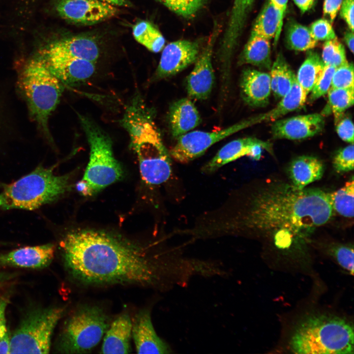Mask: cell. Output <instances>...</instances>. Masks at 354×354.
Segmentation results:
<instances>
[{"mask_svg":"<svg viewBox=\"0 0 354 354\" xmlns=\"http://www.w3.org/2000/svg\"><path fill=\"white\" fill-rule=\"evenodd\" d=\"M329 194L267 178L250 190L232 215L209 224L206 231L208 236L235 233L255 236L281 250L300 249L333 215Z\"/></svg>","mask_w":354,"mask_h":354,"instance_id":"6da1fadb","label":"cell"},{"mask_svg":"<svg viewBox=\"0 0 354 354\" xmlns=\"http://www.w3.org/2000/svg\"><path fill=\"white\" fill-rule=\"evenodd\" d=\"M60 246L67 270L83 285L147 286L158 280V265L142 247L110 234L71 232Z\"/></svg>","mask_w":354,"mask_h":354,"instance_id":"7a4b0ae2","label":"cell"},{"mask_svg":"<svg viewBox=\"0 0 354 354\" xmlns=\"http://www.w3.org/2000/svg\"><path fill=\"white\" fill-rule=\"evenodd\" d=\"M153 115V111L138 93L126 107L120 122L129 136L143 180L149 185H157L170 178L172 163Z\"/></svg>","mask_w":354,"mask_h":354,"instance_id":"3957f363","label":"cell"},{"mask_svg":"<svg viewBox=\"0 0 354 354\" xmlns=\"http://www.w3.org/2000/svg\"><path fill=\"white\" fill-rule=\"evenodd\" d=\"M353 324L342 318L326 314L306 317L295 328L289 342L298 354H354Z\"/></svg>","mask_w":354,"mask_h":354,"instance_id":"277c9868","label":"cell"},{"mask_svg":"<svg viewBox=\"0 0 354 354\" xmlns=\"http://www.w3.org/2000/svg\"><path fill=\"white\" fill-rule=\"evenodd\" d=\"M78 116L90 153L84 175L76 184V189L83 196H92L119 180L122 169L114 156L109 136L90 118L80 114Z\"/></svg>","mask_w":354,"mask_h":354,"instance_id":"5b68a950","label":"cell"},{"mask_svg":"<svg viewBox=\"0 0 354 354\" xmlns=\"http://www.w3.org/2000/svg\"><path fill=\"white\" fill-rule=\"evenodd\" d=\"M62 84L41 57L29 60L19 75V87L30 114L51 142L48 119L59 103L63 91Z\"/></svg>","mask_w":354,"mask_h":354,"instance_id":"8992f818","label":"cell"},{"mask_svg":"<svg viewBox=\"0 0 354 354\" xmlns=\"http://www.w3.org/2000/svg\"><path fill=\"white\" fill-rule=\"evenodd\" d=\"M54 168L38 166L10 184L3 185L6 209H36L52 202L69 188V175L58 176Z\"/></svg>","mask_w":354,"mask_h":354,"instance_id":"52a82bcc","label":"cell"},{"mask_svg":"<svg viewBox=\"0 0 354 354\" xmlns=\"http://www.w3.org/2000/svg\"><path fill=\"white\" fill-rule=\"evenodd\" d=\"M109 326L108 317L101 308L89 305L80 307L65 322L57 350L63 354L89 353Z\"/></svg>","mask_w":354,"mask_h":354,"instance_id":"ba28073f","label":"cell"},{"mask_svg":"<svg viewBox=\"0 0 354 354\" xmlns=\"http://www.w3.org/2000/svg\"><path fill=\"white\" fill-rule=\"evenodd\" d=\"M64 309L40 308L28 313L10 337L9 354H47L54 330Z\"/></svg>","mask_w":354,"mask_h":354,"instance_id":"9c48e42d","label":"cell"},{"mask_svg":"<svg viewBox=\"0 0 354 354\" xmlns=\"http://www.w3.org/2000/svg\"><path fill=\"white\" fill-rule=\"evenodd\" d=\"M252 126L250 119L248 118L219 130L187 132L177 138V143L169 153L175 160L187 163L202 156L215 143Z\"/></svg>","mask_w":354,"mask_h":354,"instance_id":"30bf717a","label":"cell"},{"mask_svg":"<svg viewBox=\"0 0 354 354\" xmlns=\"http://www.w3.org/2000/svg\"><path fill=\"white\" fill-rule=\"evenodd\" d=\"M55 8L62 19L82 25L99 23L118 13L116 6L99 0H58Z\"/></svg>","mask_w":354,"mask_h":354,"instance_id":"8fae6325","label":"cell"},{"mask_svg":"<svg viewBox=\"0 0 354 354\" xmlns=\"http://www.w3.org/2000/svg\"><path fill=\"white\" fill-rule=\"evenodd\" d=\"M218 33V28L216 24L206 45L195 62L193 70L186 78L187 92L192 99L206 100L211 92L215 81L212 56Z\"/></svg>","mask_w":354,"mask_h":354,"instance_id":"7c38bea8","label":"cell"},{"mask_svg":"<svg viewBox=\"0 0 354 354\" xmlns=\"http://www.w3.org/2000/svg\"><path fill=\"white\" fill-rule=\"evenodd\" d=\"M271 152V145L256 138L246 137L233 140L222 147L201 168L204 174L212 173L223 166L244 156L259 160L262 149Z\"/></svg>","mask_w":354,"mask_h":354,"instance_id":"4fadbf2b","label":"cell"},{"mask_svg":"<svg viewBox=\"0 0 354 354\" xmlns=\"http://www.w3.org/2000/svg\"><path fill=\"white\" fill-rule=\"evenodd\" d=\"M162 51L155 75L157 79L174 76L195 63L200 54V46L197 41L179 40L169 43Z\"/></svg>","mask_w":354,"mask_h":354,"instance_id":"5bb4252c","label":"cell"},{"mask_svg":"<svg viewBox=\"0 0 354 354\" xmlns=\"http://www.w3.org/2000/svg\"><path fill=\"white\" fill-rule=\"evenodd\" d=\"M100 54L97 42L89 36H74L56 40L42 51L44 59L75 58L96 63Z\"/></svg>","mask_w":354,"mask_h":354,"instance_id":"9a60e30c","label":"cell"},{"mask_svg":"<svg viewBox=\"0 0 354 354\" xmlns=\"http://www.w3.org/2000/svg\"><path fill=\"white\" fill-rule=\"evenodd\" d=\"M324 118L319 113L299 115L277 119L271 126V134L275 139L301 140L313 137L323 129Z\"/></svg>","mask_w":354,"mask_h":354,"instance_id":"2e32d148","label":"cell"},{"mask_svg":"<svg viewBox=\"0 0 354 354\" xmlns=\"http://www.w3.org/2000/svg\"><path fill=\"white\" fill-rule=\"evenodd\" d=\"M255 0H234L219 54L220 67L231 68L234 51Z\"/></svg>","mask_w":354,"mask_h":354,"instance_id":"e0dca14e","label":"cell"},{"mask_svg":"<svg viewBox=\"0 0 354 354\" xmlns=\"http://www.w3.org/2000/svg\"><path fill=\"white\" fill-rule=\"evenodd\" d=\"M132 337L138 354H169V346L157 334L149 311H139L132 321Z\"/></svg>","mask_w":354,"mask_h":354,"instance_id":"ac0fdd59","label":"cell"},{"mask_svg":"<svg viewBox=\"0 0 354 354\" xmlns=\"http://www.w3.org/2000/svg\"><path fill=\"white\" fill-rule=\"evenodd\" d=\"M55 251V246L52 243L20 248L0 254V266L44 268L51 264Z\"/></svg>","mask_w":354,"mask_h":354,"instance_id":"d6986e66","label":"cell"},{"mask_svg":"<svg viewBox=\"0 0 354 354\" xmlns=\"http://www.w3.org/2000/svg\"><path fill=\"white\" fill-rule=\"evenodd\" d=\"M239 87L245 103L253 107H263L268 103L271 92L270 74L246 68L241 74Z\"/></svg>","mask_w":354,"mask_h":354,"instance_id":"ffe728a7","label":"cell"},{"mask_svg":"<svg viewBox=\"0 0 354 354\" xmlns=\"http://www.w3.org/2000/svg\"><path fill=\"white\" fill-rule=\"evenodd\" d=\"M42 59L52 74L62 83L68 85L85 82L95 71V63L85 59L75 58Z\"/></svg>","mask_w":354,"mask_h":354,"instance_id":"44dd1931","label":"cell"},{"mask_svg":"<svg viewBox=\"0 0 354 354\" xmlns=\"http://www.w3.org/2000/svg\"><path fill=\"white\" fill-rule=\"evenodd\" d=\"M132 320L124 313L116 318L107 330L101 353L129 354L131 352Z\"/></svg>","mask_w":354,"mask_h":354,"instance_id":"7402d4cb","label":"cell"},{"mask_svg":"<svg viewBox=\"0 0 354 354\" xmlns=\"http://www.w3.org/2000/svg\"><path fill=\"white\" fill-rule=\"evenodd\" d=\"M168 118L172 134L176 138L201 123L199 111L189 98H181L173 102L169 108Z\"/></svg>","mask_w":354,"mask_h":354,"instance_id":"603a6c76","label":"cell"},{"mask_svg":"<svg viewBox=\"0 0 354 354\" xmlns=\"http://www.w3.org/2000/svg\"><path fill=\"white\" fill-rule=\"evenodd\" d=\"M324 171V165L318 158L302 155L295 158L289 168L291 183L299 189L320 179Z\"/></svg>","mask_w":354,"mask_h":354,"instance_id":"cb8c5ba5","label":"cell"},{"mask_svg":"<svg viewBox=\"0 0 354 354\" xmlns=\"http://www.w3.org/2000/svg\"><path fill=\"white\" fill-rule=\"evenodd\" d=\"M269 40L251 34L240 54L239 65L250 64L270 69L272 63Z\"/></svg>","mask_w":354,"mask_h":354,"instance_id":"d4e9b609","label":"cell"},{"mask_svg":"<svg viewBox=\"0 0 354 354\" xmlns=\"http://www.w3.org/2000/svg\"><path fill=\"white\" fill-rule=\"evenodd\" d=\"M283 23L278 10L267 0L255 20L251 34L268 40L275 37V44L279 38Z\"/></svg>","mask_w":354,"mask_h":354,"instance_id":"484cf974","label":"cell"},{"mask_svg":"<svg viewBox=\"0 0 354 354\" xmlns=\"http://www.w3.org/2000/svg\"><path fill=\"white\" fill-rule=\"evenodd\" d=\"M269 74L271 91L277 98L286 95L296 80V75L281 53L272 64Z\"/></svg>","mask_w":354,"mask_h":354,"instance_id":"4316f807","label":"cell"},{"mask_svg":"<svg viewBox=\"0 0 354 354\" xmlns=\"http://www.w3.org/2000/svg\"><path fill=\"white\" fill-rule=\"evenodd\" d=\"M324 64L319 55L309 51L307 56L300 66L296 80L305 94L308 95L321 77Z\"/></svg>","mask_w":354,"mask_h":354,"instance_id":"83f0119b","label":"cell"},{"mask_svg":"<svg viewBox=\"0 0 354 354\" xmlns=\"http://www.w3.org/2000/svg\"><path fill=\"white\" fill-rule=\"evenodd\" d=\"M135 39L149 51L158 53L165 46V39L160 31L151 23L141 21L132 28Z\"/></svg>","mask_w":354,"mask_h":354,"instance_id":"f1b7e54d","label":"cell"},{"mask_svg":"<svg viewBox=\"0 0 354 354\" xmlns=\"http://www.w3.org/2000/svg\"><path fill=\"white\" fill-rule=\"evenodd\" d=\"M287 47L295 51H309L317 45L318 41L312 36L309 28L295 21H290L286 31Z\"/></svg>","mask_w":354,"mask_h":354,"instance_id":"f546056e","label":"cell"},{"mask_svg":"<svg viewBox=\"0 0 354 354\" xmlns=\"http://www.w3.org/2000/svg\"><path fill=\"white\" fill-rule=\"evenodd\" d=\"M354 186L352 177L342 187L329 194L333 210L347 218L354 217Z\"/></svg>","mask_w":354,"mask_h":354,"instance_id":"4dcf8cb0","label":"cell"},{"mask_svg":"<svg viewBox=\"0 0 354 354\" xmlns=\"http://www.w3.org/2000/svg\"><path fill=\"white\" fill-rule=\"evenodd\" d=\"M329 105L334 116L335 123L354 102V88H330L327 92Z\"/></svg>","mask_w":354,"mask_h":354,"instance_id":"1f68e13d","label":"cell"},{"mask_svg":"<svg viewBox=\"0 0 354 354\" xmlns=\"http://www.w3.org/2000/svg\"><path fill=\"white\" fill-rule=\"evenodd\" d=\"M322 59L324 65H332L336 68L348 62L344 46L337 37L325 41Z\"/></svg>","mask_w":354,"mask_h":354,"instance_id":"d6a6232c","label":"cell"},{"mask_svg":"<svg viewBox=\"0 0 354 354\" xmlns=\"http://www.w3.org/2000/svg\"><path fill=\"white\" fill-rule=\"evenodd\" d=\"M206 0H168L166 6L185 18L194 16L204 5Z\"/></svg>","mask_w":354,"mask_h":354,"instance_id":"836d02e7","label":"cell"},{"mask_svg":"<svg viewBox=\"0 0 354 354\" xmlns=\"http://www.w3.org/2000/svg\"><path fill=\"white\" fill-rule=\"evenodd\" d=\"M330 88H354L353 63L348 62L336 68Z\"/></svg>","mask_w":354,"mask_h":354,"instance_id":"e575fe53","label":"cell"},{"mask_svg":"<svg viewBox=\"0 0 354 354\" xmlns=\"http://www.w3.org/2000/svg\"><path fill=\"white\" fill-rule=\"evenodd\" d=\"M331 255L343 268L354 273V249L350 245L338 244L330 250Z\"/></svg>","mask_w":354,"mask_h":354,"instance_id":"d590c367","label":"cell"},{"mask_svg":"<svg viewBox=\"0 0 354 354\" xmlns=\"http://www.w3.org/2000/svg\"><path fill=\"white\" fill-rule=\"evenodd\" d=\"M335 69L336 68L332 65H325L321 77L310 92V101H314L327 93Z\"/></svg>","mask_w":354,"mask_h":354,"instance_id":"8d00e7d4","label":"cell"},{"mask_svg":"<svg viewBox=\"0 0 354 354\" xmlns=\"http://www.w3.org/2000/svg\"><path fill=\"white\" fill-rule=\"evenodd\" d=\"M354 144L339 150L333 160V166L338 173H345L354 169Z\"/></svg>","mask_w":354,"mask_h":354,"instance_id":"74e56055","label":"cell"},{"mask_svg":"<svg viewBox=\"0 0 354 354\" xmlns=\"http://www.w3.org/2000/svg\"><path fill=\"white\" fill-rule=\"evenodd\" d=\"M309 30L312 36L317 41H327L337 37L331 23L325 18L314 21Z\"/></svg>","mask_w":354,"mask_h":354,"instance_id":"f35d334b","label":"cell"},{"mask_svg":"<svg viewBox=\"0 0 354 354\" xmlns=\"http://www.w3.org/2000/svg\"><path fill=\"white\" fill-rule=\"evenodd\" d=\"M336 124V130L339 137L344 142L354 144V126L351 118H340Z\"/></svg>","mask_w":354,"mask_h":354,"instance_id":"ab89813d","label":"cell"},{"mask_svg":"<svg viewBox=\"0 0 354 354\" xmlns=\"http://www.w3.org/2000/svg\"><path fill=\"white\" fill-rule=\"evenodd\" d=\"M354 0H342L340 15L347 24L349 30L354 31Z\"/></svg>","mask_w":354,"mask_h":354,"instance_id":"60d3db41","label":"cell"},{"mask_svg":"<svg viewBox=\"0 0 354 354\" xmlns=\"http://www.w3.org/2000/svg\"><path fill=\"white\" fill-rule=\"evenodd\" d=\"M342 0H324L323 5V16L331 24L340 10Z\"/></svg>","mask_w":354,"mask_h":354,"instance_id":"b9f144b4","label":"cell"},{"mask_svg":"<svg viewBox=\"0 0 354 354\" xmlns=\"http://www.w3.org/2000/svg\"><path fill=\"white\" fill-rule=\"evenodd\" d=\"M7 304V299L0 298V338L8 332L5 318V310Z\"/></svg>","mask_w":354,"mask_h":354,"instance_id":"7bdbcfd3","label":"cell"},{"mask_svg":"<svg viewBox=\"0 0 354 354\" xmlns=\"http://www.w3.org/2000/svg\"><path fill=\"white\" fill-rule=\"evenodd\" d=\"M274 7L278 10L281 19L283 21L288 0H269Z\"/></svg>","mask_w":354,"mask_h":354,"instance_id":"ee69618b","label":"cell"},{"mask_svg":"<svg viewBox=\"0 0 354 354\" xmlns=\"http://www.w3.org/2000/svg\"><path fill=\"white\" fill-rule=\"evenodd\" d=\"M10 350V336L8 331L0 338V354H9Z\"/></svg>","mask_w":354,"mask_h":354,"instance_id":"f6af8a7d","label":"cell"},{"mask_svg":"<svg viewBox=\"0 0 354 354\" xmlns=\"http://www.w3.org/2000/svg\"><path fill=\"white\" fill-rule=\"evenodd\" d=\"M295 4L302 13H304L312 8L315 0H293Z\"/></svg>","mask_w":354,"mask_h":354,"instance_id":"bcb514c9","label":"cell"},{"mask_svg":"<svg viewBox=\"0 0 354 354\" xmlns=\"http://www.w3.org/2000/svg\"><path fill=\"white\" fill-rule=\"evenodd\" d=\"M354 31H352L350 30L346 32L344 34L345 42L349 50L353 54H354Z\"/></svg>","mask_w":354,"mask_h":354,"instance_id":"7dc6e473","label":"cell"},{"mask_svg":"<svg viewBox=\"0 0 354 354\" xmlns=\"http://www.w3.org/2000/svg\"><path fill=\"white\" fill-rule=\"evenodd\" d=\"M115 6L130 7L132 3L129 0H99Z\"/></svg>","mask_w":354,"mask_h":354,"instance_id":"c3c4849f","label":"cell"},{"mask_svg":"<svg viewBox=\"0 0 354 354\" xmlns=\"http://www.w3.org/2000/svg\"><path fill=\"white\" fill-rule=\"evenodd\" d=\"M8 275L0 273V288L4 285L6 280L8 278Z\"/></svg>","mask_w":354,"mask_h":354,"instance_id":"681fc988","label":"cell"},{"mask_svg":"<svg viewBox=\"0 0 354 354\" xmlns=\"http://www.w3.org/2000/svg\"><path fill=\"white\" fill-rule=\"evenodd\" d=\"M6 204V198L3 193L0 194V207H3Z\"/></svg>","mask_w":354,"mask_h":354,"instance_id":"f907efd6","label":"cell"},{"mask_svg":"<svg viewBox=\"0 0 354 354\" xmlns=\"http://www.w3.org/2000/svg\"><path fill=\"white\" fill-rule=\"evenodd\" d=\"M157 0L166 6L168 0Z\"/></svg>","mask_w":354,"mask_h":354,"instance_id":"816d5d0a","label":"cell"}]
</instances>
